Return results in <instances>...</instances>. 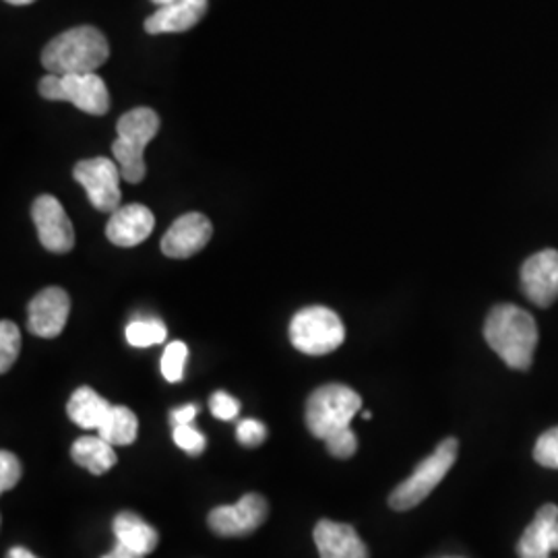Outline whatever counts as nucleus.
Wrapping results in <instances>:
<instances>
[{"label":"nucleus","mask_w":558,"mask_h":558,"mask_svg":"<svg viewBox=\"0 0 558 558\" xmlns=\"http://www.w3.org/2000/svg\"><path fill=\"white\" fill-rule=\"evenodd\" d=\"M7 558H38L34 553H29L27 548H23V546H15V548H11L9 553H7Z\"/></svg>","instance_id":"473e14b6"},{"label":"nucleus","mask_w":558,"mask_h":558,"mask_svg":"<svg viewBox=\"0 0 558 558\" xmlns=\"http://www.w3.org/2000/svg\"><path fill=\"white\" fill-rule=\"evenodd\" d=\"M362 410V398L348 385L329 383L315 389L306 401V428L313 437L325 440L350 428L352 420Z\"/></svg>","instance_id":"20e7f679"},{"label":"nucleus","mask_w":558,"mask_h":558,"mask_svg":"<svg viewBox=\"0 0 558 558\" xmlns=\"http://www.w3.org/2000/svg\"><path fill=\"white\" fill-rule=\"evenodd\" d=\"M168 338L163 320L156 317H140L126 325V341L133 348H151Z\"/></svg>","instance_id":"4be33fe9"},{"label":"nucleus","mask_w":558,"mask_h":558,"mask_svg":"<svg viewBox=\"0 0 558 558\" xmlns=\"http://www.w3.org/2000/svg\"><path fill=\"white\" fill-rule=\"evenodd\" d=\"M101 558H145V555H141L137 550L129 548V546L122 544V542H117V546Z\"/></svg>","instance_id":"2f4dec72"},{"label":"nucleus","mask_w":558,"mask_h":558,"mask_svg":"<svg viewBox=\"0 0 558 558\" xmlns=\"http://www.w3.org/2000/svg\"><path fill=\"white\" fill-rule=\"evenodd\" d=\"M197 412H199V408L195 403H189V405H182L179 410H172V414H170L172 426H177V424H193Z\"/></svg>","instance_id":"7c9ffc66"},{"label":"nucleus","mask_w":558,"mask_h":558,"mask_svg":"<svg viewBox=\"0 0 558 558\" xmlns=\"http://www.w3.org/2000/svg\"><path fill=\"white\" fill-rule=\"evenodd\" d=\"M458 451V439H445L439 442V447L428 458L422 459L416 470L389 495L391 509L410 511L422 500L428 499L430 493L445 480L447 472L453 468Z\"/></svg>","instance_id":"39448f33"},{"label":"nucleus","mask_w":558,"mask_h":558,"mask_svg":"<svg viewBox=\"0 0 558 558\" xmlns=\"http://www.w3.org/2000/svg\"><path fill=\"white\" fill-rule=\"evenodd\" d=\"M154 4H158V7H166V4H170V2H174V0H151Z\"/></svg>","instance_id":"f704fd0d"},{"label":"nucleus","mask_w":558,"mask_h":558,"mask_svg":"<svg viewBox=\"0 0 558 558\" xmlns=\"http://www.w3.org/2000/svg\"><path fill=\"white\" fill-rule=\"evenodd\" d=\"M140 422L126 405H112L108 416L101 422L98 435L110 445H133L137 439Z\"/></svg>","instance_id":"412c9836"},{"label":"nucleus","mask_w":558,"mask_h":558,"mask_svg":"<svg viewBox=\"0 0 558 558\" xmlns=\"http://www.w3.org/2000/svg\"><path fill=\"white\" fill-rule=\"evenodd\" d=\"M345 339V327L327 306H306L290 323L292 345L308 356H325L336 352Z\"/></svg>","instance_id":"423d86ee"},{"label":"nucleus","mask_w":558,"mask_h":558,"mask_svg":"<svg viewBox=\"0 0 558 558\" xmlns=\"http://www.w3.org/2000/svg\"><path fill=\"white\" fill-rule=\"evenodd\" d=\"M21 333L20 327L13 320L0 323V373H9L20 356Z\"/></svg>","instance_id":"b1692460"},{"label":"nucleus","mask_w":558,"mask_h":558,"mask_svg":"<svg viewBox=\"0 0 558 558\" xmlns=\"http://www.w3.org/2000/svg\"><path fill=\"white\" fill-rule=\"evenodd\" d=\"M558 550V507H539L534 521L519 539V558H550Z\"/></svg>","instance_id":"2eb2a0df"},{"label":"nucleus","mask_w":558,"mask_h":558,"mask_svg":"<svg viewBox=\"0 0 558 558\" xmlns=\"http://www.w3.org/2000/svg\"><path fill=\"white\" fill-rule=\"evenodd\" d=\"M73 179L80 182L87 193L89 203L98 211H117L120 207V166L110 158H92L75 166Z\"/></svg>","instance_id":"6e6552de"},{"label":"nucleus","mask_w":558,"mask_h":558,"mask_svg":"<svg viewBox=\"0 0 558 558\" xmlns=\"http://www.w3.org/2000/svg\"><path fill=\"white\" fill-rule=\"evenodd\" d=\"M325 447L333 458L350 459L359 451V437L354 435L352 428H345L341 433L331 435L329 439H325Z\"/></svg>","instance_id":"bb28decb"},{"label":"nucleus","mask_w":558,"mask_h":558,"mask_svg":"<svg viewBox=\"0 0 558 558\" xmlns=\"http://www.w3.org/2000/svg\"><path fill=\"white\" fill-rule=\"evenodd\" d=\"M209 410L218 420H234L239 416L240 401L226 391H216L209 399Z\"/></svg>","instance_id":"c756f323"},{"label":"nucleus","mask_w":558,"mask_h":558,"mask_svg":"<svg viewBox=\"0 0 558 558\" xmlns=\"http://www.w3.org/2000/svg\"><path fill=\"white\" fill-rule=\"evenodd\" d=\"M160 131V117L147 108H133L124 117H120L117 122V133L119 137L112 145L114 160L120 166L122 179L131 184H137L145 179L147 166L143 160L145 147L154 141Z\"/></svg>","instance_id":"7ed1b4c3"},{"label":"nucleus","mask_w":558,"mask_h":558,"mask_svg":"<svg viewBox=\"0 0 558 558\" xmlns=\"http://www.w3.org/2000/svg\"><path fill=\"white\" fill-rule=\"evenodd\" d=\"M211 234V221L203 214H184L163 234L161 253L170 259H189L207 246Z\"/></svg>","instance_id":"ddd939ff"},{"label":"nucleus","mask_w":558,"mask_h":558,"mask_svg":"<svg viewBox=\"0 0 558 558\" xmlns=\"http://www.w3.org/2000/svg\"><path fill=\"white\" fill-rule=\"evenodd\" d=\"M156 218L149 207L141 203H131V205H120L117 211H112L110 220L106 223V236L117 244V246H137L143 240L149 239L154 232Z\"/></svg>","instance_id":"4468645a"},{"label":"nucleus","mask_w":558,"mask_h":558,"mask_svg":"<svg viewBox=\"0 0 558 558\" xmlns=\"http://www.w3.org/2000/svg\"><path fill=\"white\" fill-rule=\"evenodd\" d=\"M521 286L525 296L542 308L558 299V251L546 248L532 255L521 267Z\"/></svg>","instance_id":"f8f14e48"},{"label":"nucleus","mask_w":558,"mask_h":558,"mask_svg":"<svg viewBox=\"0 0 558 558\" xmlns=\"http://www.w3.org/2000/svg\"><path fill=\"white\" fill-rule=\"evenodd\" d=\"M172 437L180 449L186 451L189 456H201L207 447V439L201 435L197 428H193V424H177L172 428Z\"/></svg>","instance_id":"393cba45"},{"label":"nucleus","mask_w":558,"mask_h":558,"mask_svg":"<svg viewBox=\"0 0 558 558\" xmlns=\"http://www.w3.org/2000/svg\"><path fill=\"white\" fill-rule=\"evenodd\" d=\"M209 0H174L160 7L151 17L145 21L147 34H180L189 32L199 23L207 13Z\"/></svg>","instance_id":"f3484780"},{"label":"nucleus","mask_w":558,"mask_h":558,"mask_svg":"<svg viewBox=\"0 0 558 558\" xmlns=\"http://www.w3.org/2000/svg\"><path fill=\"white\" fill-rule=\"evenodd\" d=\"M21 480V463L15 453L2 451L0 453V490L9 493L17 486Z\"/></svg>","instance_id":"cd10ccee"},{"label":"nucleus","mask_w":558,"mask_h":558,"mask_svg":"<svg viewBox=\"0 0 558 558\" xmlns=\"http://www.w3.org/2000/svg\"><path fill=\"white\" fill-rule=\"evenodd\" d=\"M110 57V44L100 29L80 25L48 41L41 50V64L52 75L96 73Z\"/></svg>","instance_id":"f03ea898"},{"label":"nucleus","mask_w":558,"mask_h":558,"mask_svg":"<svg viewBox=\"0 0 558 558\" xmlns=\"http://www.w3.org/2000/svg\"><path fill=\"white\" fill-rule=\"evenodd\" d=\"M538 338L534 317L515 304H497L484 323L486 343L515 371H527L532 366Z\"/></svg>","instance_id":"f257e3e1"},{"label":"nucleus","mask_w":558,"mask_h":558,"mask_svg":"<svg viewBox=\"0 0 558 558\" xmlns=\"http://www.w3.org/2000/svg\"><path fill=\"white\" fill-rule=\"evenodd\" d=\"M112 403L98 396L92 387H80L69 399L66 414L80 428L98 430L104 418L108 416Z\"/></svg>","instance_id":"a211bd4d"},{"label":"nucleus","mask_w":558,"mask_h":558,"mask_svg":"<svg viewBox=\"0 0 558 558\" xmlns=\"http://www.w3.org/2000/svg\"><path fill=\"white\" fill-rule=\"evenodd\" d=\"M315 544L320 558H368V548L359 532L331 519H320L315 527Z\"/></svg>","instance_id":"dca6fc26"},{"label":"nucleus","mask_w":558,"mask_h":558,"mask_svg":"<svg viewBox=\"0 0 558 558\" xmlns=\"http://www.w3.org/2000/svg\"><path fill=\"white\" fill-rule=\"evenodd\" d=\"M71 313V299L62 288H46L27 306V329L36 338H59Z\"/></svg>","instance_id":"9b49d317"},{"label":"nucleus","mask_w":558,"mask_h":558,"mask_svg":"<svg viewBox=\"0 0 558 558\" xmlns=\"http://www.w3.org/2000/svg\"><path fill=\"white\" fill-rule=\"evenodd\" d=\"M189 359V348L184 341H172L161 354V375L168 383H180L184 377V364Z\"/></svg>","instance_id":"5701e85b"},{"label":"nucleus","mask_w":558,"mask_h":558,"mask_svg":"<svg viewBox=\"0 0 558 558\" xmlns=\"http://www.w3.org/2000/svg\"><path fill=\"white\" fill-rule=\"evenodd\" d=\"M534 459L539 465L558 470V426L546 430L534 447Z\"/></svg>","instance_id":"a878e982"},{"label":"nucleus","mask_w":558,"mask_h":558,"mask_svg":"<svg viewBox=\"0 0 558 558\" xmlns=\"http://www.w3.org/2000/svg\"><path fill=\"white\" fill-rule=\"evenodd\" d=\"M236 437L244 447H259L267 439V426L259 420H240Z\"/></svg>","instance_id":"c85d7f7f"},{"label":"nucleus","mask_w":558,"mask_h":558,"mask_svg":"<svg viewBox=\"0 0 558 558\" xmlns=\"http://www.w3.org/2000/svg\"><path fill=\"white\" fill-rule=\"evenodd\" d=\"M112 530L117 534V539L126 544L129 548L137 550L141 555H149L158 548L160 534L140 515L131 513V511H122L112 523Z\"/></svg>","instance_id":"6ab92c4d"},{"label":"nucleus","mask_w":558,"mask_h":558,"mask_svg":"<svg viewBox=\"0 0 558 558\" xmlns=\"http://www.w3.org/2000/svg\"><path fill=\"white\" fill-rule=\"evenodd\" d=\"M112 447L114 445L101 439L100 435L98 437H81L71 447V458L77 465L92 472L94 476H101L117 465L119 458Z\"/></svg>","instance_id":"aec40b11"},{"label":"nucleus","mask_w":558,"mask_h":558,"mask_svg":"<svg viewBox=\"0 0 558 558\" xmlns=\"http://www.w3.org/2000/svg\"><path fill=\"white\" fill-rule=\"evenodd\" d=\"M40 96L46 100L71 101L81 112L101 117L110 110V92L96 73L46 75L40 81Z\"/></svg>","instance_id":"0eeeda50"},{"label":"nucleus","mask_w":558,"mask_h":558,"mask_svg":"<svg viewBox=\"0 0 558 558\" xmlns=\"http://www.w3.org/2000/svg\"><path fill=\"white\" fill-rule=\"evenodd\" d=\"M32 220L36 223L41 246L50 253L64 255L75 246V230L62 203L52 195H41L32 205Z\"/></svg>","instance_id":"9d476101"},{"label":"nucleus","mask_w":558,"mask_h":558,"mask_svg":"<svg viewBox=\"0 0 558 558\" xmlns=\"http://www.w3.org/2000/svg\"><path fill=\"white\" fill-rule=\"evenodd\" d=\"M269 505L257 493L244 495L236 505H223L216 507L207 523L214 534L221 538H239V536H248L257 532L263 521L267 519Z\"/></svg>","instance_id":"1a4fd4ad"},{"label":"nucleus","mask_w":558,"mask_h":558,"mask_svg":"<svg viewBox=\"0 0 558 558\" xmlns=\"http://www.w3.org/2000/svg\"><path fill=\"white\" fill-rule=\"evenodd\" d=\"M4 2L15 4V7H25V4H32V2H36V0H4Z\"/></svg>","instance_id":"72a5a7b5"},{"label":"nucleus","mask_w":558,"mask_h":558,"mask_svg":"<svg viewBox=\"0 0 558 558\" xmlns=\"http://www.w3.org/2000/svg\"><path fill=\"white\" fill-rule=\"evenodd\" d=\"M362 418L371 420V412H362Z\"/></svg>","instance_id":"c9c22d12"}]
</instances>
